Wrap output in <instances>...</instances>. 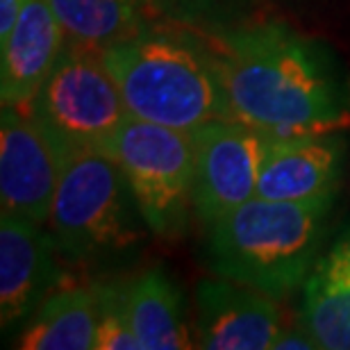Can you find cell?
<instances>
[{
  "mask_svg": "<svg viewBox=\"0 0 350 350\" xmlns=\"http://www.w3.org/2000/svg\"><path fill=\"white\" fill-rule=\"evenodd\" d=\"M228 118L266 137L337 132L350 123L330 66L284 23L241 27L212 55Z\"/></svg>",
  "mask_w": 350,
  "mask_h": 350,
  "instance_id": "1",
  "label": "cell"
},
{
  "mask_svg": "<svg viewBox=\"0 0 350 350\" xmlns=\"http://www.w3.org/2000/svg\"><path fill=\"white\" fill-rule=\"evenodd\" d=\"M275 298L228 278L196 286V346L205 350H269L282 330Z\"/></svg>",
  "mask_w": 350,
  "mask_h": 350,
  "instance_id": "9",
  "label": "cell"
},
{
  "mask_svg": "<svg viewBox=\"0 0 350 350\" xmlns=\"http://www.w3.org/2000/svg\"><path fill=\"white\" fill-rule=\"evenodd\" d=\"M68 46L105 51L152 30L157 0H48Z\"/></svg>",
  "mask_w": 350,
  "mask_h": 350,
  "instance_id": "14",
  "label": "cell"
},
{
  "mask_svg": "<svg viewBox=\"0 0 350 350\" xmlns=\"http://www.w3.org/2000/svg\"><path fill=\"white\" fill-rule=\"evenodd\" d=\"M46 226L57 250L89 257L135 246L146 221L114 159L98 146H80L64 148Z\"/></svg>",
  "mask_w": 350,
  "mask_h": 350,
  "instance_id": "4",
  "label": "cell"
},
{
  "mask_svg": "<svg viewBox=\"0 0 350 350\" xmlns=\"http://www.w3.org/2000/svg\"><path fill=\"white\" fill-rule=\"evenodd\" d=\"M27 0H0V44H5Z\"/></svg>",
  "mask_w": 350,
  "mask_h": 350,
  "instance_id": "19",
  "label": "cell"
},
{
  "mask_svg": "<svg viewBox=\"0 0 350 350\" xmlns=\"http://www.w3.org/2000/svg\"><path fill=\"white\" fill-rule=\"evenodd\" d=\"M0 62L3 107L27 109L66 48V34L48 0H27L7 37Z\"/></svg>",
  "mask_w": 350,
  "mask_h": 350,
  "instance_id": "12",
  "label": "cell"
},
{
  "mask_svg": "<svg viewBox=\"0 0 350 350\" xmlns=\"http://www.w3.org/2000/svg\"><path fill=\"white\" fill-rule=\"evenodd\" d=\"M344 142L334 132L269 137L257 198L282 202H332L339 187Z\"/></svg>",
  "mask_w": 350,
  "mask_h": 350,
  "instance_id": "10",
  "label": "cell"
},
{
  "mask_svg": "<svg viewBox=\"0 0 350 350\" xmlns=\"http://www.w3.org/2000/svg\"><path fill=\"white\" fill-rule=\"evenodd\" d=\"M103 150L125 175L150 232L164 239L180 237L193 207V132L128 116Z\"/></svg>",
  "mask_w": 350,
  "mask_h": 350,
  "instance_id": "5",
  "label": "cell"
},
{
  "mask_svg": "<svg viewBox=\"0 0 350 350\" xmlns=\"http://www.w3.org/2000/svg\"><path fill=\"white\" fill-rule=\"evenodd\" d=\"M64 148L23 107L0 116V205L3 214L46 226L57 191Z\"/></svg>",
  "mask_w": 350,
  "mask_h": 350,
  "instance_id": "8",
  "label": "cell"
},
{
  "mask_svg": "<svg viewBox=\"0 0 350 350\" xmlns=\"http://www.w3.org/2000/svg\"><path fill=\"white\" fill-rule=\"evenodd\" d=\"M303 291V323L321 350H350V230L319 257Z\"/></svg>",
  "mask_w": 350,
  "mask_h": 350,
  "instance_id": "13",
  "label": "cell"
},
{
  "mask_svg": "<svg viewBox=\"0 0 350 350\" xmlns=\"http://www.w3.org/2000/svg\"><path fill=\"white\" fill-rule=\"evenodd\" d=\"M130 116L196 132L228 118V105L212 55H202L171 34L146 32L100 51Z\"/></svg>",
  "mask_w": 350,
  "mask_h": 350,
  "instance_id": "3",
  "label": "cell"
},
{
  "mask_svg": "<svg viewBox=\"0 0 350 350\" xmlns=\"http://www.w3.org/2000/svg\"><path fill=\"white\" fill-rule=\"evenodd\" d=\"M193 212L205 228L257 196L269 137L232 118H216L193 132Z\"/></svg>",
  "mask_w": 350,
  "mask_h": 350,
  "instance_id": "7",
  "label": "cell"
},
{
  "mask_svg": "<svg viewBox=\"0 0 350 350\" xmlns=\"http://www.w3.org/2000/svg\"><path fill=\"white\" fill-rule=\"evenodd\" d=\"M98 291L62 289L37 307L21 332L16 348L23 350H91L96 346Z\"/></svg>",
  "mask_w": 350,
  "mask_h": 350,
  "instance_id": "16",
  "label": "cell"
},
{
  "mask_svg": "<svg viewBox=\"0 0 350 350\" xmlns=\"http://www.w3.org/2000/svg\"><path fill=\"white\" fill-rule=\"evenodd\" d=\"M332 202L250 198L209 230L207 255L216 275L284 298L305 284L319 260Z\"/></svg>",
  "mask_w": 350,
  "mask_h": 350,
  "instance_id": "2",
  "label": "cell"
},
{
  "mask_svg": "<svg viewBox=\"0 0 350 350\" xmlns=\"http://www.w3.org/2000/svg\"><path fill=\"white\" fill-rule=\"evenodd\" d=\"M27 111L62 148H103L111 132L130 116L100 51L68 44Z\"/></svg>",
  "mask_w": 350,
  "mask_h": 350,
  "instance_id": "6",
  "label": "cell"
},
{
  "mask_svg": "<svg viewBox=\"0 0 350 350\" xmlns=\"http://www.w3.org/2000/svg\"><path fill=\"white\" fill-rule=\"evenodd\" d=\"M321 348L319 341L314 339V334L307 330L305 323L282 327L273 344V350H317Z\"/></svg>",
  "mask_w": 350,
  "mask_h": 350,
  "instance_id": "18",
  "label": "cell"
},
{
  "mask_svg": "<svg viewBox=\"0 0 350 350\" xmlns=\"http://www.w3.org/2000/svg\"><path fill=\"white\" fill-rule=\"evenodd\" d=\"M98 327L94 350H142L128 317V286H98Z\"/></svg>",
  "mask_w": 350,
  "mask_h": 350,
  "instance_id": "17",
  "label": "cell"
},
{
  "mask_svg": "<svg viewBox=\"0 0 350 350\" xmlns=\"http://www.w3.org/2000/svg\"><path fill=\"white\" fill-rule=\"evenodd\" d=\"M51 232L18 216L0 219V321L3 327L30 319L59 280Z\"/></svg>",
  "mask_w": 350,
  "mask_h": 350,
  "instance_id": "11",
  "label": "cell"
},
{
  "mask_svg": "<svg viewBox=\"0 0 350 350\" xmlns=\"http://www.w3.org/2000/svg\"><path fill=\"white\" fill-rule=\"evenodd\" d=\"M128 317L142 350L198 348L191 341L185 303L164 271L152 269L128 284Z\"/></svg>",
  "mask_w": 350,
  "mask_h": 350,
  "instance_id": "15",
  "label": "cell"
}]
</instances>
